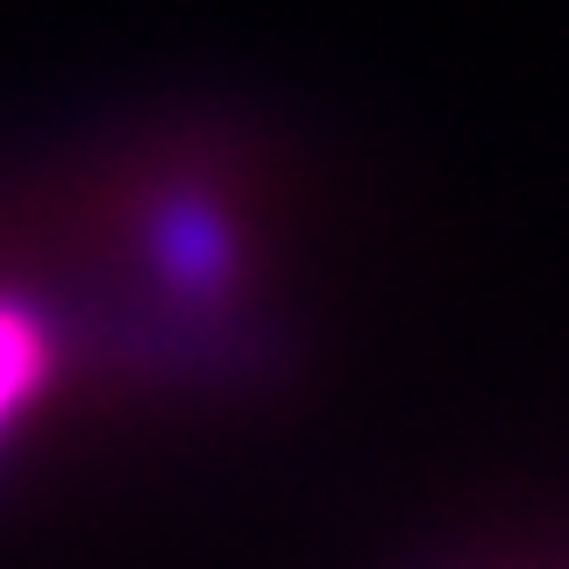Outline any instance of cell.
I'll use <instances>...</instances> for the list:
<instances>
[{"label": "cell", "mask_w": 569, "mask_h": 569, "mask_svg": "<svg viewBox=\"0 0 569 569\" xmlns=\"http://www.w3.org/2000/svg\"><path fill=\"white\" fill-rule=\"evenodd\" d=\"M50 370V349H43V328H36L29 313L0 307V427H8V413L29 399L36 385H43Z\"/></svg>", "instance_id": "obj_2"}, {"label": "cell", "mask_w": 569, "mask_h": 569, "mask_svg": "<svg viewBox=\"0 0 569 569\" xmlns=\"http://www.w3.org/2000/svg\"><path fill=\"white\" fill-rule=\"evenodd\" d=\"M157 249H164V263L186 284H213L228 271V228L200 207H171L164 228H157Z\"/></svg>", "instance_id": "obj_1"}]
</instances>
